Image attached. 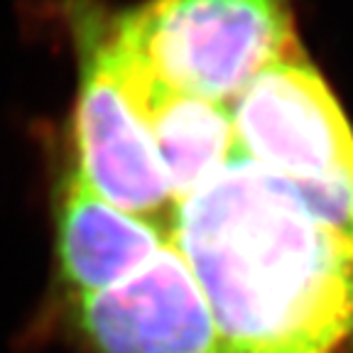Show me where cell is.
Listing matches in <instances>:
<instances>
[{
    "label": "cell",
    "instance_id": "277c9868",
    "mask_svg": "<svg viewBox=\"0 0 353 353\" xmlns=\"http://www.w3.org/2000/svg\"><path fill=\"white\" fill-rule=\"evenodd\" d=\"M81 79L74 148L83 184L108 204L143 216L172 236L176 204L138 108L123 86L103 32V17H79Z\"/></svg>",
    "mask_w": 353,
    "mask_h": 353
},
{
    "label": "cell",
    "instance_id": "6da1fadb",
    "mask_svg": "<svg viewBox=\"0 0 353 353\" xmlns=\"http://www.w3.org/2000/svg\"><path fill=\"white\" fill-rule=\"evenodd\" d=\"M172 243L223 353L353 351V236L241 150L176 206Z\"/></svg>",
    "mask_w": 353,
    "mask_h": 353
},
{
    "label": "cell",
    "instance_id": "52a82bcc",
    "mask_svg": "<svg viewBox=\"0 0 353 353\" xmlns=\"http://www.w3.org/2000/svg\"><path fill=\"white\" fill-rule=\"evenodd\" d=\"M167 228L108 204L69 172L57 209V263L69 297L118 285L170 243Z\"/></svg>",
    "mask_w": 353,
    "mask_h": 353
},
{
    "label": "cell",
    "instance_id": "5b68a950",
    "mask_svg": "<svg viewBox=\"0 0 353 353\" xmlns=\"http://www.w3.org/2000/svg\"><path fill=\"white\" fill-rule=\"evenodd\" d=\"M72 319L91 353H223L209 304L172 241L123 282L72 299Z\"/></svg>",
    "mask_w": 353,
    "mask_h": 353
},
{
    "label": "cell",
    "instance_id": "7a4b0ae2",
    "mask_svg": "<svg viewBox=\"0 0 353 353\" xmlns=\"http://www.w3.org/2000/svg\"><path fill=\"white\" fill-rule=\"evenodd\" d=\"M228 113L250 162L290 184L319 221L353 236V130L302 47L265 66Z\"/></svg>",
    "mask_w": 353,
    "mask_h": 353
},
{
    "label": "cell",
    "instance_id": "3957f363",
    "mask_svg": "<svg viewBox=\"0 0 353 353\" xmlns=\"http://www.w3.org/2000/svg\"><path fill=\"white\" fill-rule=\"evenodd\" d=\"M110 28L170 86L226 108L299 47L290 0H150Z\"/></svg>",
    "mask_w": 353,
    "mask_h": 353
},
{
    "label": "cell",
    "instance_id": "8992f818",
    "mask_svg": "<svg viewBox=\"0 0 353 353\" xmlns=\"http://www.w3.org/2000/svg\"><path fill=\"white\" fill-rule=\"evenodd\" d=\"M108 52L123 86L138 108L174 204L214 179L236 154L231 113L226 105L192 96L170 86L165 79L128 47L103 17Z\"/></svg>",
    "mask_w": 353,
    "mask_h": 353
}]
</instances>
